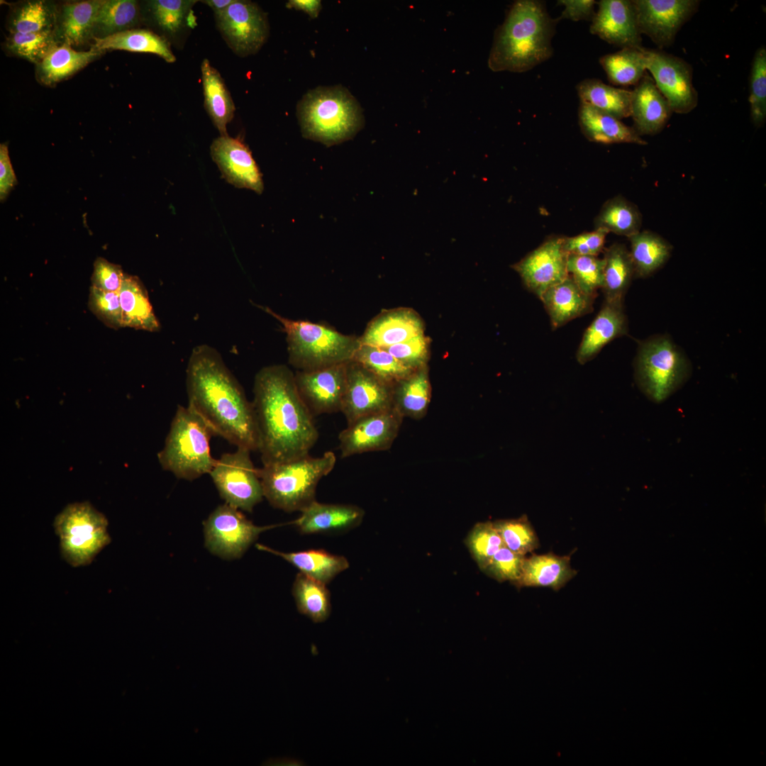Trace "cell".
Listing matches in <instances>:
<instances>
[{
  "label": "cell",
  "mask_w": 766,
  "mask_h": 766,
  "mask_svg": "<svg viewBox=\"0 0 766 766\" xmlns=\"http://www.w3.org/2000/svg\"><path fill=\"white\" fill-rule=\"evenodd\" d=\"M252 393L257 450L262 465L309 455L318 432L293 372L281 364L262 367L255 375Z\"/></svg>",
  "instance_id": "obj_1"
},
{
  "label": "cell",
  "mask_w": 766,
  "mask_h": 766,
  "mask_svg": "<svg viewBox=\"0 0 766 766\" xmlns=\"http://www.w3.org/2000/svg\"><path fill=\"white\" fill-rule=\"evenodd\" d=\"M188 406L211 428L236 448L257 450V426L252 402L211 345L195 346L186 369Z\"/></svg>",
  "instance_id": "obj_2"
},
{
  "label": "cell",
  "mask_w": 766,
  "mask_h": 766,
  "mask_svg": "<svg viewBox=\"0 0 766 766\" xmlns=\"http://www.w3.org/2000/svg\"><path fill=\"white\" fill-rule=\"evenodd\" d=\"M557 22L540 1H515L496 30L488 58L489 69L523 72L548 60L553 55Z\"/></svg>",
  "instance_id": "obj_3"
},
{
  "label": "cell",
  "mask_w": 766,
  "mask_h": 766,
  "mask_svg": "<svg viewBox=\"0 0 766 766\" xmlns=\"http://www.w3.org/2000/svg\"><path fill=\"white\" fill-rule=\"evenodd\" d=\"M282 326L288 359L297 370H313L353 360L359 337L343 334L326 325L286 318L268 306L257 305Z\"/></svg>",
  "instance_id": "obj_4"
},
{
  "label": "cell",
  "mask_w": 766,
  "mask_h": 766,
  "mask_svg": "<svg viewBox=\"0 0 766 766\" xmlns=\"http://www.w3.org/2000/svg\"><path fill=\"white\" fill-rule=\"evenodd\" d=\"M336 456L327 451L320 457L309 455L258 469L264 497L274 508L301 511L314 501L319 481L334 468Z\"/></svg>",
  "instance_id": "obj_5"
},
{
  "label": "cell",
  "mask_w": 766,
  "mask_h": 766,
  "mask_svg": "<svg viewBox=\"0 0 766 766\" xmlns=\"http://www.w3.org/2000/svg\"><path fill=\"white\" fill-rule=\"evenodd\" d=\"M297 110L304 136L326 145L351 138L363 124L357 101L339 86L309 91Z\"/></svg>",
  "instance_id": "obj_6"
},
{
  "label": "cell",
  "mask_w": 766,
  "mask_h": 766,
  "mask_svg": "<svg viewBox=\"0 0 766 766\" xmlns=\"http://www.w3.org/2000/svg\"><path fill=\"white\" fill-rule=\"evenodd\" d=\"M213 435L191 408L178 405L165 445L157 454L162 468L189 481L209 474L216 461L210 449Z\"/></svg>",
  "instance_id": "obj_7"
},
{
  "label": "cell",
  "mask_w": 766,
  "mask_h": 766,
  "mask_svg": "<svg viewBox=\"0 0 766 766\" xmlns=\"http://www.w3.org/2000/svg\"><path fill=\"white\" fill-rule=\"evenodd\" d=\"M108 521L89 502L68 504L54 521L60 551L73 567L89 564L111 541Z\"/></svg>",
  "instance_id": "obj_8"
},
{
  "label": "cell",
  "mask_w": 766,
  "mask_h": 766,
  "mask_svg": "<svg viewBox=\"0 0 766 766\" xmlns=\"http://www.w3.org/2000/svg\"><path fill=\"white\" fill-rule=\"evenodd\" d=\"M689 370L682 352L667 336H655L640 345L636 379L652 401L659 403L669 397L687 379Z\"/></svg>",
  "instance_id": "obj_9"
},
{
  "label": "cell",
  "mask_w": 766,
  "mask_h": 766,
  "mask_svg": "<svg viewBox=\"0 0 766 766\" xmlns=\"http://www.w3.org/2000/svg\"><path fill=\"white\" fill-rule=\"evenodd\" d=\"M245 448L223 453L209 474L225 502L239 510L252 512L264 497L261 481Z\"/></svg>",
  "instance_id": "obj_10"
},
{
  "label": "cell",
  "mask_w": 766,
  "mask_h": 766,
  "mask_svg": "<svg viewBox=\"0 0 766 766\" xmlns=\"http://www.w3.org/2000/svg\"><path fill=\"white\" fill-rule=\"evenodd\" d=\"M240 511L225 503L204 521L205 545L213 555L226 560L240 558L260 533L279 526H256Z\"/></svg>",
  "instance_id": "obj_11"
},
{
  "label": "cell",
  "mask_w": 766,
  "mask_h": 766,
  "mask_svg": "<svg viewBox=\"0 0 766 766\" xmlns=\"http://www.w3.org/2000/svg\"><path fill=\"white\" fill-rule=\"evenodd\" d=\"M645 49L647 70L672 112L682 114L691 112L698 104L692 66L683 59L662 50Z\"/></svg>",
  "instance_id": "obj_12"
},
{
  "label": "cell",
  "mask_w": 766,
  "mask_h": 766,
  "mask_svg": "<svg viewBox=\"0 0 766 766\" xmlns=\"http://www.w3.org/2000/svg\"><path fill=\"white\" fill-rule=\"evenodd\" d=\"M215 16L225 40L240 56L256 53L267 38L266 15L252 1L235 0Z\"/></svg>",
  "instance_id": "obj_13"
},
{
  "label": "cell",
  "mask_w": 766,
  "mask_h": 766,
  "mask_svg": "<svg viewBox=\"0 0 766 766\" xmlns=\"http://www.w3.org/2000/svg\"><path fill=\"white\" fill-rule=\"evenodd\" d=\"M394 408L393 385L354 360L347 363L346 386L340 411L348 424L369 414Z\"/></svg>",
  "instance_id": "obj_14"
},
{
  "label": "cell",
  "mask_w": 766,
  "mask_h": 766,
  "mask_svg": "<svg viewBox=\"0 0 766 766\" xmlns=\"http://www.w3.org/2000/svg\"><path fill=\"white\" fill-rule=\"evenodd\" d=\"M641 34L648 36L660 48L671 45L675 37L696 12V0H633Z\"/></svg>",
  "instance_id": "obj_15"
},
{
  "label": "cell",
  "mask_w": 766,
  "mask_h": 766,
  "mask_svg": "<svg viewBox=\"0 0 766 766\" xmlns=\"http://www.w3.org/2000/svg\"><path fill=\"white\" fill-rule=\"evenodd\" d=\"M402 417L392 408L348 423L338 435L341 457L389 448L398 434Z\"/></svg>",
  "instance_id": "obj_16"
},
{
  "label": "cell",
  "mask_w": 766,
  "mask_h": 766,
  "mask_svg": "<svg viewBox=\"0 0 766 766\" xmlns=\"http://www.w3.org/2000/svg\"><path fill=\"white\" fill-rule=\"evenodd\" d=\"M567 257L562 247V237H553L512 267L519 274L526 288L540 299L549 288L569 276Z\"/></svg>",
  "instance_id": "obj_17"
},
{
  "label": "cell",
  "mask_w": 766,
  "mask_h": 766,
  "mask_svg": "<svg viewBox=\"0 0 766 766\" xmlns=\"http://www.w3.org/2000/svg\"><path fill=\"white\" fill-rule=\"evenodd\" d=\"M347 363L313 370H297L299 392L313 415L340 411L346 386Z\"/></svg>",
  "instance_id": "obj_18"
},
{
  "label": "cell",
  "mask_w": 766,
  "mask_h": 766,
  "mask_svg": "<svg viewBox=\"0 0 766 766\" xmlns=\"http://www.w3.org/2000/svg\"><path fill=\"white\" fill-rule=\"evenodd\" d=\"M592 19L591 33L608 43L625 48H642L634 6L630 0H601Z\"/></svg>",
  "instance_id": "obj_19"
},
{
  "label": "cell",
  "mask_w": 766,
  "mask_h": 766,
  "mask_svg": "<svg viewBox=\"0 0 766 766\" xmlns=\"http://www.w3.org/2000/svg\"><path fill=\"white\" fill-rule=\"evenodd\" d=\"M211 155L228 182L262 193L261 174L251 152L241 140L221 135L213 141Z\"/></svg>",
  "instance_id": "obj_20"
},
{
  "label": "cell",
  "mask_w": 766,
  "mask_h": 766,
  "mask_svg": "<svg viewBox=\"0 0 766 766\" xmlns=\"http://www.w3.org/2000/svg\"><path fill=\"white\" fill-rule=\"evenodd\" d=\"M631 91L633 128L640 136L659 133L673 113L668 101L647 73Z\"/></svg>",
  "instance_id": "obj_21"
},
{
  "label": "cell",
  "mask_w": 766,
  "mask_h": 766,
  "mask_svg": "<svg viewBox=\"0 0 766 766\" xmlns=\"http://www.w3.org/2000/svg\"><path fill=\"white\" fill-rule=\"evenodd\" d=\"M422 334L423 323L413 311L396 309L375 317L359 339L361 344L385 348Z\"/></svg>",
  "instance_id": "obj_22"
},
{
  "label": "cell",
  "mask_w": 766,
  "mask_h": 766,
  "mask_svg": "<svg viewBox=\"0 0 766 766\" xmlns=\"http://www.w3.org/2000/svg\"><path fill=\"white\" fill-rule=\"evenodd\" d=\"M363 517L364 511L357 506L314 501L292 523L302 534L338 532L357 526Z\"/></svg>",
  "instance_id": "obj_23"
},
{
  "label": "cell",
  "mask_w": 766,
  "mask_h": 766,
  "mask_svg": "<svg viewBox=\"0 0 766 766\" xmlns=\"http://www.w3.org/2000/svg\"><path fill=\"white\" fill-rule=\"evenodd\" d=\"M623 302L604 301L599 313L585 331L576 357L583 365L592 360L611 340L627 333Z\"/></svg>",
  "instance_id": "obj_24"
},
{
  "label": "cell",
  "mask_w": 766,
  "mask_h": 766,
  "mask_svg": "<svg viewBox=\"0 0 766 766\" xmlns=\"http://www.w3.org/2000/svg\"><path fill=\"white\" fill-rule=\"evenodd\" d=\"M548 313L553 328L590 313L594 298L584 294L569 275L549 288L540 299Z\"/></svg>",
  "instance_id": "obj_25"
},
{
  "label": "cell",
  "mask_w": 766,
  "mask_h": 766,
  "mask_svg": "<svg viewBox=\"0 0 766 766\" xmlns=\"http://www.w3.org/2000/svg\"><path fill=\"white\" fill-rule=\"evenodd\" d=\"M577 574L570 565V555L559 556L553 553H532L526 557L518 587H543L559 590Z\"/></svg>",
  "instance_id": "obj_26"
},
{
  "label": "cell",
  "mask_w": 766,
  "mask_h": 766,
  "mask_svg": "<svg viewBox=\"0 0 766 766\" xmlns=\"http://www.w3.org/2000/svg\"><path fill=\"white\" fill-rule=\"evenodd\" d=\"M118 293L123 328L150 332L160 330V323L155 314L148 291L138 277L125 274Z\"/></svg>",
  "instance_id": "obj_27"
},
{
  "label": "cell",
  "mask_w": 766,
  "mask_h": 766,
  "mask_svg": "<svg viewBox=\"0 0 766 766\" xmlns=\"http://www.w3.org/2000/svg\"><path fill=\"white\" fill-rule=\"evenodd\" d=\"M578 116L581 130L590 141L603 144L647 145L633 127L591 106L580 104Z\"/></svg>",
  "instance_id": "obj_28"
},
{
  "label": "cell",
  "mask_w": 766,
  "mask_h": 766,
  "mask_svg": "<svg viewBox=\"0 0 766 766\" xmlns=\"http://www.w3.org/2000/svg\"><path fill=\"white\" fill-rule=\"evenodd\" d=\"M256 547L260 550L281 557L301 573L325 584L349 567V562L345 557L333 555L323 550L284 553L262 544H257Z\"/></svg>",
  "instance_id": "obj_29"
},
{
  "label": "cell",
  "mask_w": 766,
  "mask_h": 766,
  "mask_svg": "<svg viewBox=\"0 0 766 766\" xmlns=\"http://www.w3.org/2000/svg\"><path fill=\"white\" fill-rule=\"evenodd\" d=\"M92 48L104 52L106 50H121L157 55L167 62H174L176 57L170 43L162 37L145 29H128L105 37H94Z\"/></svg>",
  "instance_id": "obj_30"
},
{
  "label": "cell",
  "mask_w": 766,
  "mask_h": 766,
  "mask_svg": "<svg viewBox=\"0 0 766 766\" xmlns=\"http://www.w3.org/2000/svg\"><path fill=\"white\" fill-rule=\"evenodd\" d=\"M204 106L221 136L228 135L226 126L235 111V104L219 72L207 59L201 65Z\"/></svg>",
  "instance_id": "obj_31"
},
{
  "label": "cell",
  "mask_w": 766,
  "mask_h": 766,
  "mask_svg": "<svg viewBox=\"0 0 766 766\" xmlns=\"http://www.w3.org/2000/svg\"><path fill=\"white\" fill-rule=\"evenodd\" d=\"M576 89L582 104L619 120L631 116V90L610 86L598 79H584Z\"/></svg>",
  "instance_id": "obj_32"
},
{
  "label": "cell",
  "mask_w": 766,
  "mask_h": 766,
  "mask_svg": "<svg viewBox=\"0 0 766 766\" xmlns=\"http://www.w3.org/2000/svg\"><path fill=\"white\" fill-rule=\"evenodd\" d=\"M103 52L92 48L88 51H77L63 43L38 65V77L43 84H54L73 75Z\"/></svg>",
  "instance_id": "obj_33"
},
{
  "label": "cell",
  "mask_w": 766,
  "mask_h": 766,
  "mask_svg": "<svg viewBox=\"0 0 766 766\" xmlns=\"http://www.w3.org/2000/svg\"><path fill=\"white\" fill-rule=\"evenodd\" d=\"M604 285L605 301L623 302L633 276L634 267L629 250L614 243L604 250Z\"/></svg>",
  "instance_id": "obj_34"
},
{
  "label": "cell",
  "mask_w": 766,
  "mask_h": 766,
  "mask_svg": "<svg viewBox=\"0 0 766 766\" xmlns=\"http://www.w3.org/2000/svg\"><path fill=\"white\" fill-rule=\"evenodd\" d=\"M430 399L431 385L424 368L413 371L393 385L394 408L402 416L422 417Z\"/></svg>",
  "instance_id": "obj_35"
},
{
  "label": "cell",
  "mask_w": 766,
  "mask_h": 766,
  "mask_svg": "<svg viewBox=\"0 0 766 766\" xmlns=\"http://www.w3.org/2000/svg\"><path fill=\"white\" fill-rule=\"evenodd\" d=\"M635 276L646 277L661 267L670 256L672 246L662 237L649 231L628 238Z\"/></svg>",
  "instance_id": "obj_36"
},
{
  "label": "cell",
  "mask_w": 766,
  "mask_h": 766,
  "mask_svg": "<svg viewBox=\"0 0 766 766\" xmlns=\"http://www.w3.org/2000/svg\"><path fill=\"white\" fill-rule=\"evenodd\" d=\"M599 63L612 84L635 86L646 73L645 49L643 47L621 48L601 57Z\"/></svg>",
  "instance_id": "obj_37"
},
{
  "label": "cell",
  "mask_w": 766,
  "mask_h": 766,
  "mask_svg": "<svg viewBox=\"0 0 766 766\" xmlns=\"http://www.w3.org/2000/svg\"><path fill=\"white\" fill-rule=\"evenodd\" d=\"M326 584L301 572L295 577L292 594L298 611L314 623L326 621L331 611Z\"/></svg>",
  "instance_id": "obj_38"
},
{
  "label": "cell",
  "mask_w": 766,
  "mask_h": 766,
  "mask_svg": "<svg viewBox=\"0 0 766 766\" xmlns=\"http://www.w3.org/2000/svg\"><path fill=\"white\" fill-rule=\"evenodd\" d=\"M101 1H81L63 6L60 17V37L72 45L82 44L94 28Z\"/></svg>",
  "instance_id": "obj_39"
},
{
  "label": "cell",
  "mask_w": 766,
  "mask_h": 766,
  "mask_svg": "<svg viewBox=\"0 0 766 766\" xmlns=\"http://www.w3.org/2000/svg\"><path fill=\"white\" fill-rule=\"evenodd\" d=\"M642 215L638 207L622 196L610 199L595 218V227L629 238L640 231Z\"/></svg>",
  "instance_id": "obj_40"
},
{
  "label": "cell",
  "mask_w": 766,
  "mask_h": 766,
  "mask_svg": "<svg viewBox=\"0 0 766 766\" xmlns=\"http://www.w3.org/2000/svg\"><path fill=\"white\" fill-rule=\"evenodd\" d=\"M353 360L392 385L415 371L402 364L385 348L361 343Z\"/></svg>",
  "instance_id": "obj_41"
},
{
  "label": "cell",
  "mask_w": 766,
  "mask_h": 766,
  "mask_svg": "<svg viewBox=\"0 0 766 766\" xmlns=\"http://www.w3.org/2000/svg\"><path fill=\"white\" fill-rule=\"evenodd\" d=\"M139 16L138 2L134 0L101 1L94 27L105 37L128 30L136 23Z\"/></svg>",
  "instance_id": "obj_42"
},
{
  "label": "cell",
  "mask_w": 766,
  "mask_h": 766,
  "mask_svg": "<svg viewBox=\"0 0 766 766\" xmlns=\"http://www.w3.org/2000/svg\"><path fill=\"white\" fill-rule=\"evenodd\" d=\"M56 12L46 1H28L15 11L11 21V32L27 33L54 30Z\"/></svg>",
  "instance_id": "obj_43"
},
{
  "label": "cell",
  "mask_w": 766,
  "mask_h": 766,
  "mask_svg": "<svg viewBox=\"0 0 766 766\" xmlns=\"http://www.w3.org/2000/svg\"><path fill=\"white\" fill-rule=\"evenodd\" d=\"M55 30L19 33H13L7 38V48L16 55L39 65L57 46Z\"/></svg>",
  "instance_id": "obj_44"
},
{
  "label": "cell",
  "mask_w": 766,
  "mask_h": 766,
  "mask_svg": "<svg viewBox=\"0 0 766 766\" xmlns=\"http://www.w3.org/2000/svg\"><path fill=\"white\" fill-rule=\"evenodd\" d=\"M568 274L588 296L595 298L604 285V260L598 256L570 254L567 264Z\"/></svg>",
  "instance_id": "obj_45"
},
{
  "label": "cell",
  "mask_w": 766,
  "mask_h": 766,
  "mask_svg": "<svg viewBox=\"0 0 766 766\" xmlns=\"http://www.w3.org/2000/svg\"><path fill=\"white\" fill-rule=\"evenodd\" d=\"M494 524L504 545L517 554L526 555L540 545L537 534L526 515L518 518L498 520Z\"/></svg>",
  "instance_id": "obj_46"
},
{
  "label": "cell",
  "mask_w": 766,
  "mask_h": 766,
  "mask_svg": "<svg viewBox=\"0 0 766 766\" xmlns=\"http://www.w3.org/2000/svg\"><path fill=\"white\" fill-rule=\"evenodd\" d=\"M749 94L751 121L756 127H761L766 119V49L765 46L756 50L753 59Z\"/></svg>",
  "instance_id": "obj_47"
},
{
  "label": "cell",
  "mask_w": 766,
  "mask_h": 766,
  "mask_svg": "<svg viewBox=\"0 0 766 766\" xmlns=\"http://www.w3.org/2000/svg\"><path fill=\"white\" fill-rule=\"evenodd\" d=\"M465 543L481 570L484 569L493 555L504 546L494 522L491 521L476 523L468 533Z\"/></svg>",
  "instance_id": "obj_48"
},
{
  "label": "cell",
  "mask_w": 766,
  "mask_h": 766,
  "mask_svg": "<svg viewBox=\"0 0 766 766\" xmlns=\"http://www.w3.org/2000/svg\"><path fill=\"white\" fill-rule=\"evenodd\" d=\"M196 2L195 0H153L149 4L159 26L174 34L184 26Z\"/></svg>",
  "instance_id": "obj_49"
},
{
  "label": "cell",
  "mask_w": 766,
  "mask_h": 766,
  "mask_svg": "<svg viewBox=\"0 0 766 766\" xmlns=\"http://www.w3.org/2000/svg\"><path fill=\"white\" fill-rule=\"evenodd\" d=\"M88 308L109 328L116 330L123 328L118 292H106L91 286Z\"/></svg>",
  "instance_id": "obj_50"
},
{
  "label": "cell",
  "mask_w": 766,
  "mask_h": 766,
  "mask_svg": "<svg viewBox=\"0 0 766 766\" xmlns=\"http://www.w3.org/2000/svg\"><path fill=\"white\" fill-rule=\"evenodd\" d=\"M525 558V555L504 546L493 555L482 571L499 582L510 581L514 584L521 577Z\"/></svg>",
  "instance_id": "obj_51"
},
{
  "label": "cell",
  "mask_w": 766,
  "mask_h": 766,
  "mask_svg": "<svg viewBox=\"0 0 766 766\" xmlns=\"http://www.w3.org/2000/svg\"><path fill=\"white\" fill-rule=\"evenodd\" d=\"M428 340L422 335L385 348L395 358L409 368H421L428 355Z\"/></svg>",
  "instance_id": "obj_52"
},
{
  "label": "cell",
  "mask_w": 766,
  "mask_h": 766,
  "mask_svg": "<svg viewBox=\"0 0 766 766\" xmlns=\"http://www.w3.org/2000/svg\"><path fill=\"white\" fill-rule=\"evenodd\" d=\"M609 232L602 228L573 237H562V247L568 255L598 256L603 250Z\"/></svg>",
  "instance_id": "obj_53"
},
{
  "label": "cell",
  "mask_w": 766,
  "mask_h": 766,
  "mask_svg": "<svg viewBox=\"0 0 766 766\" xmlns=\"http://www.w3.org/2000/svg\"><path fill=\"white\" fill-rule=\"evenodd\" d=\"M124 274L120 265L97 257L94 262L91 286L106 292H118Z\"/></svg>",
  "instance_id": "obj_54"
},
{
  "label": "cell",
  "mask_w": 766,
  "mask_h": 766,
  "mask_svg": "<svg viewBox=\"0 0 766 766\" xmlns=\"http://www.w3.org/2000/svg\"><path fill=\"white\" fill-rule=\"evenodd\" d=\"M557 4L565 7L559 19L578 21L592 20L595 14L594 6L597 2L594 0H560Z\"/></svg>",
  "instance_id": "obj_55"
},
{
  "label": "cell",
  "mask_w": 766,
  "mask_h": 766,
  "mask_svg": "<svg viewBox=\"0 0 766 766\" xmlns=\"http://www.w3.org/2000/svg\"><path fill=\"white\" fill-rule=\"evenodd\" d=\"M16 177L13 170L8 147L3 143L0 145V198L4 201L14 186Z\"/></svg>",
  "instance_id": "obj_56"
},
{
  "label": "cell",
  "mask_w": 766,
  "mask_h": 766,
  "mask_svg": "<svg viewBox=\"0 0 766 766\" xmlns=\"http://www.w3.org/2000/svg\"><path fill=\"white\" fill-rule=\"evenodd\" d=\"M289 9H295L306 12L311 18L318 16L321 9V3L318 0H290L287 3Z\"/></svg>",
  "instance_id": "obj_57"
},
{
  "label": "cell",
  "mask_w": 766,
  "mask_h": 766,
  "mask_svg": "<svg viewBox=\"0 0 766 766\" xmlns=\"http://www.w3.org/2000/svg\"><path fill=\"white\" fill-rule=\"evenodd\" d=\"M235 0H205L202 1L212 9L214 13H218L226 9Z\"/></svg>",
  "instance_id": "obj_58"
}]
</instances>
